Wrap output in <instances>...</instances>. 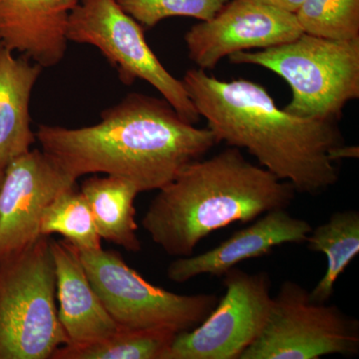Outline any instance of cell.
<instances>
[{"label": "cell", "mask_w": 359, "mask_h": 359, "mask_svg": "<svg viewBox=\"0 0 359 359\" xmlns=\"http://www.w3.org/2000/svg\"><path fill=\"white\" fill-rule=\"evenodd\" d=\"M359 353V323L334 304L311 302L299 283L285 280L273 297L263 332L240 359H318Z\"/></svg>", "instance_id": "ba28073f"}, {"label": "cell", "mask_w": 359, "mask_h": 359, "mask_svg": "<svg viewBox=\"0 0 359 359\" xmlns=\"http://www.w3.org/2000/svg\"><path fill=\"white\" fill-rule=\"evenodd\" d=\"M43 68L0 45V168L29 152L36 141L30 127L32 90Z\"/></svg>", "instance_id": "9a60e30c"}, {"label": "cell", "mask_w": 359, "mask_h": 359, "mask_svg": "<svg viewBox=\"0 0 359 359\" xmlns=\"http://www.w3.org/2000/svg\"><path fill=\"white\" fill-rule=\"evenodd\" d=\"M223 276L226 294L199 325L176 335L166 359H240L263 332L273 302L268 273L233 268Z\"/></svg>", "instance_id": "9c48e42d"}, {"label": "cell", "mask_w": 359, "mask_h": 359, "mask_svg": "<svg viewBox=\"0 0 359 359\" xmlns=\"http://www.w3.org/2000/svg\"><path fill=\"white\" fill-rule=\"evenodd\" d=\"M76 182L39 149L7 165L0 185V261L41 237L44 210L59 194L76 186Z\"/></svg>", "instance_id": "8fae6325"}, {"label": "cell", "mask_w": 359, "mask_h": 359, "mask_svg": "<svg viewBox=\"0 0 359 359\" xmlns=\"http://www.w3.org/2000/svg\"><path fill=\"white\" fill-rule=\"evenodd\" d=\"M79 252L90 283L119 327L178 334L199 325L218 304L215 294H178L149 283L114 250Z\"/></svg>", "instance_id": "8992f818"}, {"label": "cell", "mask_w": 359, "mask_h": 359, "mask_svg": "<svg viewBox=\"0 0 359 359\" xmlns=\"http://www.w3.org/2000/svg\"><path fill=\"white\" fill-rule=\"evenodd\" d=\"M182 82L219 143L245 149L297 192L318 195L339 182V168L330 158L344 144L337 121L290 114L250 80H221L194 68Z\"/></svg>", "instance_id": "7a4b0ae2"}, {"label": "cell", "mask_w": 359, "mask_h": 359, "mask_svg": "<svg viewBox=\"0 0 359 359\" xmlns=\"http://www.w3.org/2000/svg\"><path fill=\"white\" fill-rule=\"evenodd\" d=\"M233 65L266 68L292 90L290 114L339 121L346 106L359 98V39L332 40L302 33L285 43L231 54Z\"/></svg>", "instance_id": "277c9868"}, {"label": "cell", "mask_w": 359, "mask_h": 359, "mask_svg": "<svg viewBox=\"0 0 359 359\" xmlns=\"http://www.w3.org/2000/svg\"><path fill=\"white\" fill-rule=\"evenodd\" d=\"M311 229L309 222L295 218L285 209L273 210L214 249L197 256L178 257L168 266V278L184 283L202 275L221 278L238 264L266 256L276 247L304 244Z\"/></svg>", "instance_id": "7c38bea8"}, {"label": "cell", "mask_w": 359, "mask_h": 359, "mask_svg": "<svg viewBox=\"0 0 359 359\" xmlns=\"http://www.w3.org/2000/svg\"><path fill=\"white\" fill-rule=\"evenodd\" d=\"M79 0H0V45L42 68L65 58L70 14Z\"/></svg>", "instance_id": "4fadbf2b"}, {"label": "cell", "mask_w": 359, "mask_h": 359, "mask_svg": "<svg viewBox=\"0 0 359 359\" xmlns=\"http://www.w3.org/2000/svg\"><path fill=\"white\" fill-rule=\"evenodd\" d=\"M58 233L79 250L102 248L88 203L76 186L59 194L47 205L40 221V235Z\"/></svg>", "instance_id": "d6986e66"}, {"label": "cell", "mask_w": 359, "mask_h": 359, "mask_svg": "<svg viewBox=\"0 0 359 359\" xmlns=\"http://www.w3.org/2000/svg\"><path fill=\"white\" fill-rule=\"evenodd\" d=\"M301 34L294 13L259 0H229L211 20L194 25L185 43L190 60L207 71L236 52L269 48Z\"/></svg>", "instance_id": "30bf717a"}, {"label": "cell", "mask_w": 359, "mask_h": 359, "mask_svg": "<svg viewBox=\"0 0 359 359\" xmlns=\"http://www.w3.org/2000/svg\"><path fill=\"white\" fill-rule=\"evenodd\" d=\"M68 344L56 304L50 238L0 261V359H51Z\"/></svg>", "instance_id": "5b68a950"}, {"label": "cell", "mask_w": 359, "mask_h": 359, "mask_svg": "<svg viewBox=\"0 0 359 359\" xmlns=\"http://www.w3.org/2000/svg\"><path fill=\"white\" fill-rule=\"evenodd\" d=\"M56 276L58 320L67 344H86L117 332L115 320L89 282L79 250L66 240L50 238Z\"/></svg>", "instance_id": "5bb4252c"}, {"label": "cell", "mask_w": 359, "mask_h": 359, "mask_svg": "<svg viewBox=\"0 0 359 359\" xmlns=\"http://www.w3.org/2000/svg\"><path fill=\"white\" fill-rule=\"evenodd\" d=\"M259 1L287 11V13H295L304 0H259Z\"/></svg>", "instance_id": "603a6c76"}, {"label": "cell", "mask_w": 359, "mask_h": 359, "mask_svg": "<svg viewBox=\"0 0 359 359\" xmlns=\"http://www.w3.org/2000/svg\"><path fill=\"white\" fill-rule=\"evenodd\" d=\"M295 192L289 182L250 163L241 149L230 147L191 163L159 189L142 226L169 256H192L212 231L287 209Z\"/></svg>", "instance_id": "3957f363"}, {"label": "cell", "mask_w": 359, "mask_h": 359, "mask_svg": "<svg viewBox=\"0 0 359 359\" xmlns=\"http://www.w3.org/2000/svg\"><path fill=\"white\" fill-rule=\"evenodd\" d=\"M4 169L0 168V185H1L2 179H4Z\"/></svg>", "instance_id": "cb8c5ba5"}, {"label": "cell", "mask_w": 359, "mask_h": 359, "mask_svg": "<svg viewBox=\"0 0 359 359\" xmlns=\"http://www.w3.org/2000/svg\"><path fill=\"white\" fill-rule=\"evenodd\" d=\"M358 146H346V144L332 149L330 153V160L334 163L344 159H358Z\"/></svg>", "instance_id": "7402d4cb"}, {"label": "cell", "mask_w": 359, "mask_h": 359, "mask_svg": "<svg viewBox=\"0 0 359 359\" xmlns=\"http://www.w3.org/2000/svg\"><path fill=\"white\" fill-rule=\"evenodd\" d=\"M41 150L79 179L102 173L132 182L139 192L159 190L219 144L205 127L186 121L164 98L131 93L82 128L40 124Z\"/></svg>", "instance_id": "6da1fadb"}, {"label": "cell", "mask_w": 359, "mask_h": 359, "mask_svg": "<svg viewBox=\"0 0 359 359\" xmlns=\"http://www.w3.org/2000/svg\"><path fill=\"white\" fill-rule=\"evenodd\" d=\"M80 192L88 203L96 230L102 240L120 245L127 252H141L134 205L140 192L132 182L110 175L94 176L85 180Z\"/></svg>", "instance_id": "2e32d148"}, {"label": "cell", "mask_w": 359, "mask_h": 359, "mask_svg": "<svg viewBox=\"0 0 359 359\" xmlns=\"http://www.w3.org/2000/svg\"><path fill=\"white\" fill-rule=\"evenodd\" d=\"M294 14L302 33L341 41L359 39V0H304Z\"/></svg>", "instance_id": "ffe728a7"}, {"label": "cell", "mask_w": 359, "mask_h": 359, "mask_svg": "<svg viewBox=\"0 0 359 359\" xmlns=\"http://www.w3.org/2000/svg\"><path fill=\"white\" fill-rule=\"evenodd\" d=\"M308 249L327 257V271L309 292L311 302L325 304L334 294V285L359 254V212H335L325 223L311 229L306 240Z\"/></svg>", "instance_id": "e0dca14e"}, {"label": "cell", "mask_w": 359, "mask_h": 359, "mask_svg": "<svg viewBox=\"0 0 359 359\" xmlns=\"http://www.w3.org/2000/svg\"><path fill=\"white\" fill-rule=\"evenodd\" d=\"M176 335L167 330L119 327L98 341L58 347L51 359H166Z\"/></svg>", "instance_id": "ac0fdd59"}, {"label": "cell", "mask_w": 359, "mask_h": 359, "mask_svg": "<svg viewBox=\"0 0 359 359\" xmlns=\"http://www.w3.org/2000/svg\"><path fill=\"white\" fill-rule=\"evenodd\" d=\"M67 39L96 47L117 71L122 83L143 80L158 90L186 121L195 125L200 121L182 80L160 62L146 41L143 26L117 0H79L70 14Z\"/></svg>", "instance_id": "52a82bcc"}, {"label": "cell", "mask_w": 359, "mask_h": 359, "mask_svg": "<svg viewBox=\"0 0 359 359\" xmlns=\"http://www.w3.org/2000/svg\"><path fill=\"white\" fill-rule=\"evenodd\" d=\"M120 6L143 28L155 27L171 18H192L207 21L229 0H117Z\"/></svg>", "instance_id": "44dd1931"}]
</instances>
